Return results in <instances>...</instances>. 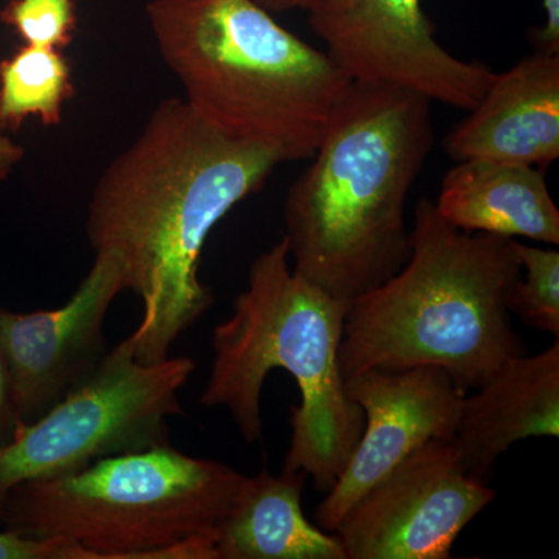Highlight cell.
<instances>
[{
    "mask_svg": "<svg viewBox=\"0 0 559 559\" xmlns=\"http://www.w3.org/2000/svg\"><path fill=\"white\" fill-rule=\"evenodd\" d=\"M0 21L13 28L24 46L62 51L75 36V0H11Z\"/></svg>",
    "mask_w": 559,
    "mask_h": 559,
    "instance_id": "cell-18",
    "label": "cell"
},
{
    "mask_svg": "<svg viewBox=\"0 0 559 559\" xmlns=\"http://www.w3.org/2000/svg\"><path fill=\"white\" fill-rule=\"evenodd\" d=\"M476 393L463 396L451 440L460 465L489 484L500 455L518 441L559 436V342L507 360Z\"/></svg>",
    "mask_w": 559,
    "mask_h": 559,
    "instance_id": "cell-13",
    "label": "cell"
},
{
    "mask_svg": "<svg viewBox=\"0 0 559 559\" xmlns=\"http://www.w3.org/2000/svg\"><path fill=\"white\" fill-rule=\"evenodd\" d=\"M73 95L72 69L61 50L22 46L0 62V132L20 130L31 119L60 127Z\"/></svg>",
    "mask_w": 559,
    "mask_h": 559,
    "instance_id": "cell-16",
    "label": "cell"
},
{
    "mask_svg": "<svg viewBox=\"0 0 559 559\" xmlns=\"http://www.w3.org/2000/svg\"><path fill=\"white\" fill-rule=\"evenodd\" d=\"M432 102L353 83L283 205L294 272L345 305L411 253L407 198L432 151Z\"/></svg>",
    "mask_w": 559,
    "mask_h": 559,
    "instance_id": "cell-2",
    "label": "cell"
},
{
    "mask_svg": "<svg viewBox=\"0 0 559 559\" xmlns=\"http://www.w3.org/2000/svg\"><path fill=\"white\" fill-rule=\"evenodd\" d=\"M282 164L274 151L210 127L183 98H167L105 168L86 235L95 252L120 257L127 289L142 300L132 333L140 364L170 358L173 344L212 308L200 275L205 242Z\"/></svg>",
    "mask_w": 559,
    "mask_h": 559,
    "instance_id": "cell-1",
    "label": "cell"
},
{
    "mask_svg": "<svg viewBox=\"0 0 559 559\" xmlns=\"http://www.w3.org/2000/svg\"><path fill=\"white\" fill-rule=\"evenodd\" d=\"M194 370L187 356L140 364L132 334L109 349L94 377L0 448V511L22 481L68 476L110 455L170 444V418L183 414L179 393Z\"/></svg>",
    "mask_w": 559,
    "mask_h": 559,
    "instance_id": "cell-7",
    "label": "cell"
},
{
    "mask_svg": "<svg viewBox=\"0 0 559 559\" xmlns=\"http://www.w3.org/2000/svg\"><path fill=\"white\" fill-rule=\"evenodd\" d=\"M521 278L511 293L510 311L540 333L559 336V252L511 240Z\"/></svg>",
    "mask_w": 559,
    "mask_h": 559,
    "instance_id": "cell-17",
    "label": "cell"
},
{
    "mask_svg": "<svg viewBox=\"0 0 559 559\" xmlns=\"http://www.w3.org/2000/svg\"><path fill=\"white\" fill-rule=\"evenodd\" d=\"M345 388L364 412V429L336 484L316 509L319 527L330 533L360 496L412 452L432 440L454 439L466 395L437 367L359 371L345 380Z\"/></svg>",
    "mask_w": 559,
    "mask_h": 559,
    "instance_id": "cell-11",
    "label": "cell"
},
{
    "mask_svg": "<svg viewBox=\"0 0 559 559\" xmlns=\"http://www.w3.org/2000/svg\"><path fill=\"white\" fill-rule=\"evenodd\" d=\"M167 68L202 120L283 164L311 159L353 81L255 0H151Z\"/></svg>",
    "mask_w": 559,
    "mask_h": 559,
    "instance_id": "cell-5",
    "label": "cell"
},
{
    "mask_svg": "<svg viewBox=\"0 0 559 559\" xmlns=\"http://www.w3.org/2000/svg\"><path fill=\"white\" fill-rule=\"evenodd\" d=\"M433 205L459 230L559 245V210L538 167L459 162L441 180Z\"/></svg>",
    "mask_w": 559,
    "mask_h": 559,
    "instance_id": "cell-14",
    "label": "cell"
},
{
    "mask_svg": "<svg viewBox=\"0 0 559 559\" xmlns=\"http://www.w3.org/2000/svg\"><path fill=\"white\" fill-rule=\"evenodd\" d=\"M123 290L120 257L98 250L62 307L25 314L0 310V355L22 425L43 417L100 369L110 349L106 316Z\"/></svg>",
    "mask_w": 559,
    "mask_h": 559,
    "instance_id": "cell-10",
    "label": "cell"
},
{
    "mask_svg": "<svg viewBox=\"0 0 559 559\" xmlns=\"http://www.w3.org/2000/svg\"><path fill=\"white\" fill-rule=\"evenodd\" d=\"M307 479L266 468L248 477L216 533L218 559H347L340 538L305 516Z\"/></svg>",
    "mask_w": 559,
    "mask_h": 559,
    "instance_id": "cell-15",
    "label": "cell"
},
{
    "mask_svg": "<svg viewBox=\"0 0 559 559\" xmlns=\"http://www.w3.org/2000/svg\"><path fill=\"white\" fill-rule=\"evenodd\" d=\"M246 479L162 444L22 481L3 500L0 527L70 540L97 559H218L216 533Z\"/></svg>",
    "mask_w": 559,
    "mask_h": 559,
    "instance_id": "cell-6",
    "label": "cell"
},
{
    "mask_svg": "<svg viewBox=\"0 0 559 559\" xmlns=\"http://www.w3.org/2000/svg\"><path fill=\"white\" fill-rule=\"evenodd\" d=\"M22 423L14 409L13 395H11L9 374L5 364L0 355V448L9 444L16 436Z\"/></svg>",
    "mask_w": 559,
    "mask_h": 559,
    "instance_id": "cell-20",
    "label": "cell"
},
{
    "mask_svg": "<svg viewBox=\"0 0 559 559\" xmlns=\"http://www.w3.org/2000/svg\"><path fill=\"white\" fill-rule=\"evenodd\" d=\"M495 498L465 473L451 441L432 440L360 496L333 533L347 559H448Z\"/></svg>",
    "mask_w": 559,
    "mask_h": 559,
    "instance_id": "cell-9",
    "label": "cell"
},
{
    "mask_svg": "<svg viewBox=\"0 0 559 559\" xmlns=\"http://www.w3.org/2000/svg\"><path fill=\"white\" fill-rule=\"evenodd\" d=\"M0 559H97L70 540L38 539L0 530Z\"/></svg>",
    "mask_w": 559,
    "mask_h": 559,
    "instance_id": "cell-19",
    "label": "cell"
},
{
    "mask_svg": "<svg viewBox=\"0 0 559 559\" xmlns=\"http://www.w3.org/2000/svg\"><path fill=\"white\" fill-rule=\"evenodd\" d=\"M271 13H286L293 10H308L312 0H255Z\"/></svg>",
    "mask_w": 559,
    "mask_h": 559,
    "instance_id": "cell-23",
    "label": "cell"
},
{
    "mask_svg": "<svg viewBox=\"0 0 559 559\" xmlns=\"http://www.w3.org/2000/svg\"><path fill=\"white\" fill-rule=\"evenodd\" d=\"M307 11L326 55L353 83L400 87L471 110L495 79L487 66L441 46L421 0H312Z\"/></svg>",
    "mask_w": 559,
    "mask_h": 559,
    "instance_id": "cell-8",
    "label": "cell"
},
{
    "mask_svg": "<svg viewBox=\"0 0 559 559\" xmlns=\"http://www.w3.org/2000/svg\"><path fill=\"white\" fill-rule=\"evenodd\" d=\"M24 157L25 150L20 143L14 142L7 132H0V183L13 175Z\"/></svg>",
    "mask_w": 559,
    "mask_h": 559,
    "instance_id": "cell-22",
    "label": "cell"
},
{
    "mask_svg": "<svg viewBox=\"0 0 559 559\" xmlns=\"http://www.w3.org/2000/svg\"><path fill=\"white\" fill-rule=\"evenodd\" d=\"M521 272L511 238L455 229L421 198L409 259L349 305L340 348L345 380L366 370L437 367L465 393L480 388L525 353L510 318Z\"/></svg>",
    "mask_w": 559,
    "mask_h": 559,
    "instance_id": "cell-3",
    "label": "cell"
},
{
    "mask_svg": "<svg viewBox=\"0 0 559 559\" xmlns=\"http://www.w3.org/2000/svg\"><path fill=\"white\" fill-rule=\"evenodd\" d=\"M546 24L536 33L539 50L559 53V0H543Z\"/></svg>",
    "mask_w": 559,
    "mask_h": 559,
    "instance_id": "cell-21",
    "label": "cell"
},
{
    "mask_svg": "<svg viewBox=\"0 0 559 559\" xmlns=\"http://www.w3.org/2000/svg\"><path fill=\"white\" fill-rule=\"evenodd\" d=\"M468 112L444 142L451 159L547 167L559 157V53L538 50L496 73Z\"/></svg>",
    "mask_w": 559,
    "mask_h": 559,
    "instance_id": "cell-12",
    "label": "cell"
},
{
    "mask_svg": "<svg viewBox=\"0 0 559 559\" xmlns=\"http://www.w3.org/2000/svg\"><path fill=\"white\" fill-rule=\"evenodd\" d=\"M348 305L323 293L290 266L285 238L250 264L248 286L215 326L213 360L201 395L223 407L248 443L263 436L261 393L272 370L299 385L290 407V440L283 469L301 471L320 491L336 484L364 429V412L349 400L340 348Z\"/></svg>",
    "mask_w": 559,
    "mask_h": 559,
    "instance_id": "cell-4",
    "label": "cell"
}]
</instances>
